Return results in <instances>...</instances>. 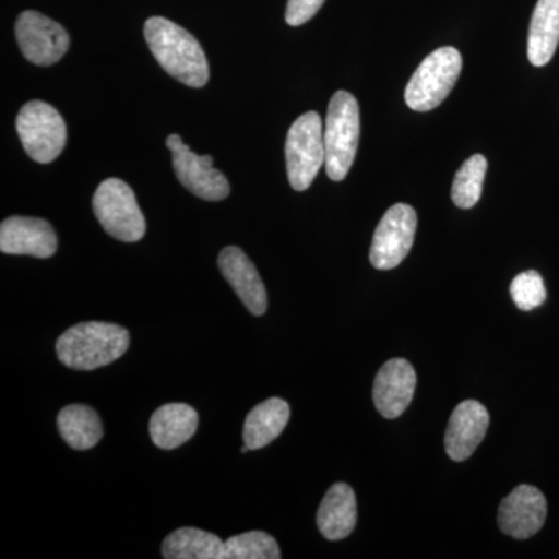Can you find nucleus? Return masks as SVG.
Instances as JSON below:
<instances>
[{
  "mask_svg": "<svg viewBox=\"0 0 559 559\" xmlns=\"http://www.w3.org/2000/svg\"><path fill=\"white\" fill-rule=\"evenodd\" d=\"M145 39L162 69L186 86L204 87L209 83V62L201 44L186 28L165 17H150Z\"/></svg>",
  "mask_w": 559,
  "mask_h": 559,
  "instance_id": "nucleus-1",
  "label": "nucleus"
},
{
  "mask_svg": "<svg viewBox=\"0 0 559 559\" xmlns=\"http://www.w3.org/2000/svg\"><path fill=\"white\" fill-rule=\"evenodd\" d=\"M130 333L108 322H84L72 326L57 341L61 364L73 370H95L109 366L130 348Z\"/></svg>",
  "mask_w": 559,
  "mask_h": 559,
  "instance_id": "nucleus-2",
  "label": "nucleus"
},
{
  "mask_svg": "<svg viewBox=\"0 0 559 559\" xmlns=\"http://www.w3.org/2000/svg\"><path fill=\"white\" fill-rule=\"evenodd\" d=\"M360 117L358 100L347 91H337L326 112L325 139L326 175L331 180H344L358 151Z\"/></svg>",
  "mask_w": 559,
  "mask_h": 559,
  "instance_id": "nucleus-3",
  "label": "nucleus"
},
{
  "mask_svg": "<svg viewBox=\"0 0 559 559\" xmlns=\"http://www.w3.org/2000/svg\"><path fill=\"white\" fill-rule=\"evenodd\" d=\"M462 55L454 47H441L426 57L407 84L404 98L411 109L428 112L447 100L462 72Z\"/></svg>",
  "mask_w": 559,
  "mask_h": 559,
  "instance_id": "nucleus-4",
  "label": "nucleus"
},
{
  "mask_svg": "<svg viewBox=\"0 0 559 559\" xmlns=\"http://www.w3.org/2000/svg\"><path fill=\"white\" fill-rule=\"evenodd\" d=\"M285 156L290 187L297 191L310 189L326 160L323 124L318 112L304 114L290 124Z\"/></svg>",
  "mask_w": 559,
  "mask_h": 559,
  "instance_id": "nucleus-5",
  "label": "nucleus"
},
{
  "mask_svg": "<svg viewBox=\"0 0 559 559\" xmlns=\"http://www.w3.org/2000/svg\"><path fill=\"white\" fill-rule=\"evenodd\" d=\"M95 216L110 237L138 242L145 237L146 223L134 191L123 180L110 178L98 186L92 201Z\"/></svg>",
  "mask_w": 559,
  "mask_h": 559,
  "instance_id": "nucleus-6",
  "label": "nucleus"
},
{
  "mask_svg": "<svg viewBox=\"0 0 559 559\" xmlns=\"http://www.w3.org/2000/svg\"><path fill=\"white\" fill-rule=\"evenodd\" d=\"M16 130L25 153L38 164H50L60 157L68 140V128L49 103H25L17 114Z\"/></svg>",
  "mask_w": 559,
  "mask_h": 559,
  "instance_id": "nucleus-7",
  "label": "nucleus"
},
{
  "mask_svg": "<svg viewBox=\"0 0 559 559\" xmlns=\"http://www.w3.org/2000/svg\"><path fill=\"white\" fill-rule=\"evenodd\" d=\"M417 224V212L414 207L407 204L392 205L374 230L370 249L373 267L389 271L400 266L414 246Z\"/></svg>",
  "mask_w": 559,
  "mask_h": 559,
  "instance_id": "nucleus-8",
  "label": "nucleus"
},
{
  "mask_svg": "<svg viewBox=\"0 0 559 559\" xmlns=\"http://www.w3.org/2000/svg\"><path fill=\"white\" fill-rule=\"evenodd\" d=\"M167 146L173 154L176 176L187 190L205 201H221L229 197V180L213 168L212 156H198L178 134L168 135Z\"/></svg>",
  "mask_w": 559,
  "mask_h": 559,
  "instance_id": "nucleus-9",
  "label": "nucleus"
},
{
  "mask_svg": "<svg viewBox=\"0 0 559 559\" xmlns=\"http://www.w3.org/2000/svg\"><path fill=\"white\" fill-rule=\"evenodd\" d=\"M16 39L22 55L36 66H51L69 50L68 32L38 11H24L16 22Z\"/></svg>",
  "mask_w": 559,
  "mask_h": 559,
  "instance_id": "nucleus-10",
  "label": "nucleus"
},
{
  "mask_svg": "<svg viewBox=\"0 0 559 559\" xmlns=\"http://www.w3.org/2000/svg\"><path fill=\"white\" fill-rule=\"evenodd\" d=\"M547 502L543 492L532 485H520L502 500L498 522L502 533L516 539H528L543 528Z\"/></svg>",
  "mask_w": 559,
  "mask_h": 559,
  "instance_id": "nucleus-11",
  "label": "nucleus"
},
{
  "mask_svg": "<svg viewBox=\"0 0 559 559\" xmlns=\"http://www.w3.org/2000/svg\"><path fill=\"white\" fill-rule=\"evenodd\" d=\"M57 249V234L46 219L11 216L0 226V250L7 255L50 259Z\"/></svg>",
  "mask_w": 559,
  "mask_h": 559,
  "instance_id": "nucleus-12",
  "label": "nucleus"
},
{
  "mask_svg": "<svg viewBox=\"0 0 559 559\" xmlns=\"http://www.w3.org/2000/svg\"><path fill=\"white\" fill-rule=\"evenodd\" d=\"M415 388H417V373L409 360L390 359L374 378V406L382 417L399 418L409 407Z\"/></svg>",
  "mask_w": 559,
  "mask_h": 559,
  "instance_id": "nucleus-13",
  "label": "nucleus"
},
{
  "mask_svg": "<svg viewBox=\"0 0 559 559\" xmlns=\"http://www.w3.org/2000/svg\"><path fill=\"white\" fill-rule=\"evenodd\" d=\"M489 414L479 401L468 400L460 403L452 412L444 448L454 462L469 459L487 436Z\"/></svg>",
  "mask_w": 559,
  "mask_h": 559,
  "instance_id": "nucleus-14",
  "label": "nucleus"
},
{
  "mask_svg": "<svg viewBox=\"0 0 559 559\" xmlns=\"http://www.w3.org/2000/svg\"><path fill=\"white\" fill-rule=\"evenodd\" d=\"M221 274L240 297L242 305L253 316H263L267 310V293L255 264L240 248L229 246L219 253Z\"/></svg>",
  "mask_w": 559,
  "mask_h": 559,
  "instance_id": "nucleus-15",
  "label": "nucleus"
},
{
  "mask_svg": "<svg viewBox=\"0 0 559 559\" xmlns=\"http://www.w3.org/2000/svg\"><path fill=\"white\" fill-rule=\"evenodd\" d=\"M198 425V412L189 404H164L151 417V440L160 450H176L197 433Z\"/></svg>",
  "mask_w": 559,
  "mask_h": 559,
  "instance_id": "nucleus-16",
  "label": "nucleus"
},
{
  "mask_svg": "<svg viewBox=\"0 0 559 559\" xmlns=\"http://www.w3.org/2000/svg\"><path fill=\"white\" fill-rule=\"evenodd\" d=\"M358 522V506L353 488L334 484L326 491L318 511V527L323 538L341 540L352 535Z\"/></svg>",
  "mask_w": 559,
  "mask_h": 559,
  "instance_id": "nucleus-17",
  "label": "nucleus"
},
{
  "mask_svg": "<svg viewBox=\"0 0 559 559\" xmlns=\"http://www.w3.org/2000/svg\"><path fill=\"white\" fill-rule=\"evenodd\" d=\"M559 44V0H538L528 31V61L536 68L549 64Z\"/></svg>",
  "mask_w": 559,
  "mask_h": 559,
  "instance_id": "nucleus-18",
  "label": "nucleus"
},
{
  "mask_svg": "<svg viewBox=\"0 0 559 559\" xmlns=\"http://www.w3.org/2000/svg\"><path fill=\"white\" fill-rule=\"evenodd\" d=\"M289 404L282 399L263 401L249 412L242 439L250 451L261 450L282 436L289 421Z\"/></svg>",
  "mask_w": 559,
  "mask_h": 559,
  "instance_id": "nucleus-19",
  "label": "nucleus"
},
{
  "mask_svg": "<svg viewBox=\"0 0 559 559\" xmlns=\"http://www.w3.org/2000/svg\"><path fill=\"white\" fill-rule=\"evenodd\" d=\"M62 440L72 450L87 451L97 447L103 437L102 419L97 412L84 404H70L58 415Z\"/></svg>",
  "mask_w": 559,
  "mask_h": 559,
  "instance_id": "nucleus-20",
  "label": "nucleus"
},
{
  "mask_svg": "<svg viewBox=\"0 0 559 559\" xmlns=\"http://www.w3.org/2000/svg\"><path fill=\"white\" fill-rule=\"evenodd\" d=\"M162 557L165 559H224V540L204 530L178 528L165 538Z\"/></svg>",
  "mask_w": 559,
  "mask_h": 559,
  "instance_id": "nucleus-21",
  "label": "nucleus"
},
{
  "mask_svg": "<svg viewBox=\"0 0 559 559\" xmlns=\"http://www.w3.org/2000/svg\"><path fill=\"white\" fill-rule=\"evenodd\" d=\"M487 170L488 162L481 154H474L460 167L451 190L452 201L459 209H473L479 202Z\"/></svg>",
  "mask_w": 559,
  "mask_h": 559,
  "instance_id": "nucleus-22",
  "label": "nucleus"
},
{
  "mask_svg": "<svg viewBox=\"0 0 559 559\" xmlns=\"http://www.w3.org/2000/svg\"><path fill=\"white\" fill-rule=\"evenodd\" d=\"M282 558L277 540L264 532H248L224 540V559Z\"/></svg>",
  "mask_w": 559,
  "mask_h": 559,
  "instance_id": "nucleus-23",
  "label": "nucleus"
},
{
  "mask_svg": "<svg viewBox=\"0 0 559 559\" xmlns=\"http://www.w3.org/2000/svg\"><path fill=\"white\" fill-rule=\"evenodd\" d=\"M511 299L522 311H532L547 299L546 286L539 272L525 271L514 277L510 286Z\"/></svg>",
  "mask_w": 559,
  "mask_h": 559,
  "instance_id": "nucleus-24",
  "label": "nucleus"
},
{
  "mask_svg": "<svg viewBox=\"0 0 559 559\" xmlns=\"http://www.w3.org/2000/svg\"><path fill=\"white\" fill-rule=\"evenodd\" d=\"M323 2L325 0H288L285 20L293 27H299L316 16V13L322 9Z\"/></svg>",
  "mask_w": 559,
  "mask_h": 559,
  "instance_id": "nucleus-25",
  "label": "nucleus"
},
{
  "mask_svg": "<svg viewBox=\"0 0 559 559\" xmlns=\"http://www.w3.org/2000/svg\"><path fill=\"white\" fill-rule=\"evenodd\" d=\"M249 451H250V450H249V448H248V447H246V444H245V447H242V448H241V452H242V454H246V452H249Z\"/></svg>",
  "mask_w": 559,
  "mask_h": 559,
  "instance_id": "nucleus-26",
  "label": "nucleus"
}]
</instances>
